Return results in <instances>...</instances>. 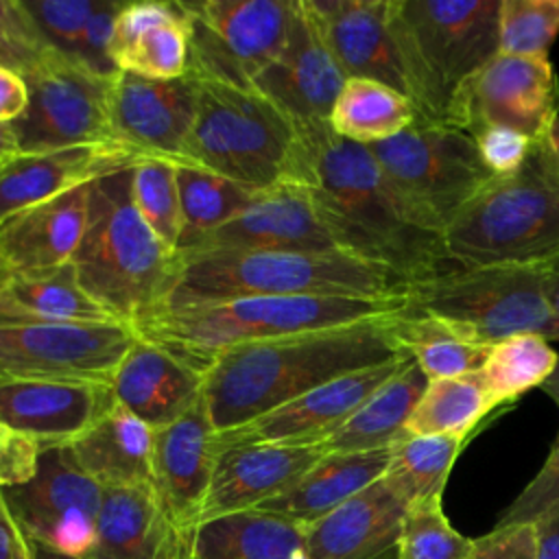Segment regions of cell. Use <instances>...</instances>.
Wrapping results in <instances>:
<instances>
[{
  "mask_svg": "<svg viewBox=\"0 0 559 559\" xmlns=\"http://www.w3.org/2000/svg\"><path fill=\"white\" fill-rule=\"evenodd\" d=\"M284 181L310 194L338 251L386 269L404 286L454 266L443 234L406 207L367 146L336 135L330 122L297 124Z\"/></svg>",
  "mask_w": 559,
  "mask_h": 559,
  "instance_id": "cell-1",
  "label": "cell"
},
{
  "mask_svg": "<svg viewBox=\"0 0 559 559\" xmlns=\"http://www.w3.org/2000/svg\"><path fill=\"white\" fill-rule=\"evenodd\" d=\"M406 356L393 314L354 325L286 334L223 349L203 373V402L216 432L242 426L358 369Z\"/></svg>",
  "mask_w": 559,
  "mask_h": 559,
  "instance_id": "cell-2",
  "label": "cell"
},
{
  "mask_svg": "<svg viewBox=\"0 0 559 559\" xmlns=\"http://www.w3.org/2000/svg\"><path fill=\"white\" fill-rule=\"evenodd\" d=\"M402 308V293L384 299L255 295L164 308L133 330L205 373L212 360L234 345L354 325L391 317Z\"/></svg>",
  "mask_w": 559,
  "mask_h": 559,
  "instance_id": "cell-3",
  "label": "cell"
},
{
  "mask_svg": "<svg viewBox=\"0 0 559 559\" xmlns=\"http://www.w3.org/2000/svg\"><path fill=\"white\" fill-rule=\"evenodd\" d=\"M72 266L83 290L122 323L138 325L164 308L179 255L138 214L131 168L90 183L87 227Z\"/></svg>",
  "mask_w": 559,
  "mask_h": 559,
  "instance_id": "cell-4",
  "label": "cell"
},
{
  "mask_svg": "<svg viewBox=\"0 0 559 559\" xmlns=\"http://www.w3.org/2000/svg\"><path fill=\"white\" fill-rule=\"evenodd\" d=\"M443 245L456 266H542L559 255V155L548 135L456 212Z\"/></svg>",
  "mask_w": 559,
  "mask_h": 559,
  "instance_id": "cell-5",
  "label": "cell"
},
{
  "mask_svg": "<svg viewBox=\"0 0 559 559\" xmlns=\"http://www.w3.org/2000/svg\"><path fill=\"white\" fill-rule=\"evenodd\" d=\"M177 255L179 269L164 308L255 295L384 299L404 288L386 269L343 251L199 249Z\"/></svg>",
  "mask_w": 559,
  "mask_h": 559,
  "instance_id": "cell-6",
  "label": "cell"
},
{
  "mask_svg": "<svg viewBox=\"0 0 559 559\" xmlns=\"http://www.w3.org/2000/svg\"><path fill=\"white\" fill-rule=\"evenodd\" d=\"M419 122L448 124L459 87L500 52V0H391Z\"/></svg>",
  "mask_w": 559,
  "mask_h": 559,
  "instance_id": "cell-7",
  "label": "cell"
},
{
  "mask_svg": "<svg viewBox=\"0 0 559 559\" xmlns=\"http://www.w3.org/2000/svg\"><path fill=\"white\" fill-rule=\"evenodd\" d=\"M197 83V116L179 162L249 190L282 183L297 144V124L253 87L203 79Z\"/></svg>",
  "mask_w": 559,
  "mask_h": 559,
  "instance_id": "cell-8",
  "label": "cell"
},
{
  "mask_svg": "<svg viewBox=\"0 0 559 559\" xmlns=\"http://www.w3.org/2000/svg\"><path fill=\"white\" fill-rule=\"evenodd\" d=\"M404 312L426 314L480 345L513 334L559 338L542 266H452L402 288Z\"/></svg>",
  "mask_w": 559,
  "mask_h": 559,
  "instance_id": "cell-9",
  "label": "cell"
},
{
  "mask_svg": "<svg viewBox=\"0 0 559 559\" xmlns=\"http://www.w3.org/2000/svg\"><path fill=\"white\" fill-rule=\"evenodd\" d=\"M406 207L441 231L493 175L469 133L439 122H415L402 133L367 146Z\"/></svg>",
  "mask_w": 559,
  "mask_h": 559,
  "instance_id": "cell-10",
  "label": "cell"
},
{
  "mask_svg": "<svg viewBox=\"0 0 559 559\" xmlns=\"http://www.w3.org/2000/svg\"><path fill=\"white\" fill-rule=\"evenodd\" d=\"M297 0L183 2L190 17L188 72L249 90L282 52Z\"/></svg>",
  "mask_w": 559,
  "mask_h": 559,
  "instance_id": "cell-11",
  "label": "cell"
},
{
  "mask_svg": "<svg viewBox=\"0 0 559 559\" xmlns=\"http://www.w3.org/2000/svg\"><path fill=\"white\" fill-rule=\"evenodd\" d=\"M22 76L28 87V105L9 124L17 153L116 144L109 124L111 79L57 50H48Z\"/></svg>",
  "mask_w": 559,
  "mask_h": 559,
  "instance_id": "cell-12",
  "label": "cell"
},
{
  "mask_svg": "<svg viewBox=\"0 0 559 559\" xmlns=\"http://www.w3.org/2000/svg\"><path fill=\"white\" fill-rule=\"evenodd\" d=\"M138 332L122 321L57 323L0 317V380H76L109 386Z\"/></svg>",
  "mask_w": 559,
  "mask_h": 559,
  "instance_id": "cell-13",
  "label": "cell"
},
{
  "mask_svg": "<svg viewBox=\"0 0 559 559\" xmlns=\"http://www.w3.org/2000/svg\"><path fill=\"white\" fill-rule=\"evenodd\" d=\"M559 118V81L548 59L498 52L454 94L448 124L465 133L504 127L533 142Z\"/></svg>",
  "mask_w": 559,
  "mask_h": 559,
  "instance_id": "cell-14",
  "label": "cell"
},
{
  "mask_svg": "<svg viewBox=\"0 0 559 559\" xmlns=\"http://www.w3.org/2000/svg\"><path fill=\"white\" fill-rule=\"evenodd\" d=\"M2 493L35 544L70 559L90 557L103 485L76 467L66 445L44 448L35 476Z\"/></svg>",
  "mask_w": 559,
  "mask_h": 559,
  "instance_id": "cell-15",
  "label": "cell"
},
{
  "mask_svg": "<svg viewBox=\"0 0 559 559\" xmlns=\"http://www.w3.org/2000/svg\"><path fill=\"white\" fill-rule=\"evenodd\" d=\"M199 83L116 72L109 85V124L118 146L135 157L179 162L197 116Z\"/></svg>",
  "mask_w": 559,
  "mask_h": 559,
  "instance_id": "cell-16",
  "label": "cell"
},
{
  "mask_svg": "<svg viewBox=\"0 0 559 559\" xmlns=\"http://www.w3.org/2000/svg\"><path fill=\"white\" fill-rule=\"evenodd\" d=\"M345 81L308 0H297L282 52L253 79L251 87L295 124H312L330 120Z\"/></svg>",
  "mask_w": 559,
  "mask_h": 559,
  "instance_id": "cell-17",
  "label": "cell"
},
{
  "mask_svg": "<svg viewBox=\"0 0 559 559\" xmlns=\"http://www.w3.org/2000/svg\"><path fill=\"white\" fill-rule=\"evenodd\" d=\"M406 358L408 354L376 367L338 376L242 426L216 432L218 450L240 443H321L336 432L358 411V406L404 365Z\"/></svg>",
  "mask_w": 559,
  "mask_h": 559,
  "instance_id": "cell-18",
  "label": "cell"
},
{
  "mask_svg": "<svg viewBox=\"0 0 559 559\" xmlns=\"http://www.w3.org/2000/svg\"><path fill=\"white\" fill-rule=\"evenodd\" d=\"M218 459L216 428L201 397L179 419L155 428L153 487L179 533L194 544Z\"/></svg>",
  "mask_w": 559,
  "mask_h": 559,
  "instance_id": "cell-19",
  "label": "cell"
},
{
  "mask_svg": "<svg viewBox=\"0 0 559 559\" xmlns=\"http://www.w3.org/2000/svg\"><path fill=\"white\" fill-rule=\"evenodd\" d=\"M308 4L347 79L384 83L411 100L391 0H308Z\"/></svg>",
  "mask_w": 559,
  "mask_h": 559,
  "instance_id": "cell-20",
  "label": "cell"
},
{
  "mask_svg": "<svg viewBox=\"0 0 559 559\" xmlns=\"http://www.w3.org/2000/svg\"><path fill=\"white\" fill-rule=\"evenodd\" d=\"M321 443H240L218 450L201 524L251 511L290 489L321 456ZM199 524V526H201Z\"/></svg>",
  "mask_w": 559,
  "mask_h": 559,
  "instance_id": "cell-21",
  "label": "cell"
},
{
  "mask_svg": "<svg viewBox=\"0 0 559 559\" xmlns=\"http://www.w3.org/2000/svg\"><path fill=\"white\" fill-rule=\"evenodd\" d=\"M199 249L338 251L310 194L299 183L290 181L255 190L242 210L218 227Z\"/></svg>",
  "mask_w": 559,
  "mask_h": 559,
  "instance_id": "cell-22",
  "label": "cell"
},
{
  "mask_svg": "<svg viewBox=\"0 0 559 559\" xmlns=\"http://www.w3.org/2000/svg\"><path fill=\"white\" fill-rule=\"evenodd\" d=\"M111 386L76 380H0V421L44 448L83 435L114 404Z\"/></svg>",
  "mask_w": 559,
  "mask_h": 559,
  "instance_id": "cell-23",
  "label": "cell"
},
{
  "mask_svg": "<svg viewBox=\"0 0 559 559\" xmlns=\"http://www.w3.org/2000/svg\"><path fill=\"white\" fill-rule=\"evenodd\" d=\"M87 559H192V542L173 524L153 483L103 487Z\"/></svg>",
  "mask_w": 559,
  "mask_h": 559,
  "instance_id": "cell-24",
  "label": "cell"
},
{
  "mask_svg": "<svg viewBox=\"0 0 559 559\" xmlns=\"http://www.w3.org/2000/svg\"><path fill=\"white\" fill-rule=\"evenodd\" d=\"M135 162L140 157L116 144L17 153L0 164V221L109 173L131 168Z\"/></svg>",
  "mask_w": 559,
  "mask_h": 559,
  "instance_id": "cell-25",
  "label": "cell"
},
{
  "mask_svg": "<svg viewBox=\"0 0 559 559\" xmlns=\"http://www.w3.org/2000/svg\"><path fill=\"white\" fill-rule=\"evenodd\" d=\"M109 386L118 404L155 430L201 402L203 373L168 349L138 336Z\"/></svg>",
  "mask_w": 559,
  "mask_h": 559,
  "instance_id": "cell-26",
  "label": "cell"
},
{
  "mask_svg": "<svg viewBox=\"0 0 559 559\" xmlns=\"http://www.w3.org/2000/svg\"><path fill=\"white\" fill-rule=\"evenodd\" d=\"M406 509L408 504L380 478L308 524L304 546L312 559H378L397 550Z\"/></svg>",
  "mask_w": 559,
  "mask_h": 559,
  "instance_id": "cell-27",
  "label": "cell"
},
{
  "mask_svg": "<svg viewBox=\"0 0 559 559\" xmlns=\"http://www.w3.org/2000/svg\"><path fill=\"white\" fill-rule=\"evenodd\" d=\"M109 55L118 72L166 81L186 76L190 17L183 2H124L116 17Z\"/></svg>",
  "mask_w": 559,
  "mask_h": 559,
  "instance_id": "cell-28",
  "label": "cell"
},
{
  "mask_svg": "<svg viewBox=\"0 0 559 559\" xmlns=\"http://www.w3.org/2000/svg\"><path fill=\"white\" fill-rule=\"evenodd\" d=\"M90 183L20 210L2 221L0 249L13 271L72 262L87 227Z\"/></svg>",
  "mask_w": 559,
  "mask_h": 559,
  "instance_id": "cell-29",
  "label": "cell"
},
{
  "mask_svg": "<svg viewBox=\"0 0 559 559\" xmlns=\"http://www.w3.org/2000/svg\"><path fill=\"white\" fill-rule=\"evenodd\" d=\"M155 430L114 402L83 435L66 443L76 467L103 487L153 483Z\"/></svg>",
  "mask_w": 559,
  "mask_h": 559,
  "instance_id": "cell-30",
  "label": "cell"
},
{
  "mask_svg": "<svg viewBox=\"0 0 559 559\" xmlns=\"http://www.w3.org/2000/svg\"><path fill=\"white\" fill-rule=\"evenodd\" d=\"M389 459L391 448L369 452H325L290 489L266 500L258 511L275 513L308 526L380 480L389 467Z\"/></svg>",
  "mask_w": 559,
  "mask_h": 559,
  "instance_id": "cell-31",
  "label": "cell"
},
{
  "mask_svg": "<svg viewBox=\"0 0 559 559\" xmlns=\"http://www.w3.org/2000/svg\"><path fill=\"white\" fill-rule=\"evenodd\" d=\"M428 384L426 373L408 356L358 411L325 441L323 452H369L393 448L406 437V424Z\"/></svg>",
  "mask_w": 559,
  "mask_h": 559,
  "instance_id": "cell-32",
  "label": "cell"
},
{
  "mask_svg": "<svg viewBox=\"0 0 559 559\" xmlns=\"http://www.w3.org/2000/svg\"><path fill=\"white\" fill-rule=\"evenodd\" d=\"M0 317L57 323L118 321L83 290L72 262L50 269L15 271L0 290Z\"/></svg>",
  "mask_w": 559,
  "mask_h": 559,
  "instance_id": "cell-33",
  "label": "cell"
},
{
  "mask_svg": "<svg viewBox=\"0 0 559 559\" xmlns=\"http://www.w3.org/2000/svg\"><path fill=\"white\" fill-rule=\"evenodd\" d=\"M306 526L258 509L223 515L197 528L192 559H290Z\"/></svg>",
  "mask_w": 559,
  "mask_h": 559,
  "instance_id": "cell-34",
  "label": "cell"
},
{
  "mask_svg": "<svg viewBox=\"0 0 559 559\" xmlns=\"http://www.w3.org/2000/svg\"><path fill=\"white\" fill-rule=\"evenodd\" d=\"M328 122L336 135L369 146L419 122V114L404 94L384 83L347 79Z\"/></svg>",
  "mask_w": 559,
  "mask_h": 559,
  "instance_id": "cell-35",
  "label": "cell"
},
{
  "mask_svg": "<svg viewBox=\"0 0 559 559\" xmlns=\"http://www.w3.org/2000/svg\"><path fill=\"white\" fill-rule=\"evenodd\" d=\"M175 175L183 221L177 253L199 249L255 192L190 162H175Z\"/></svg>",
  "mask_w": 559,
  "mask_h": 559,
  "instance_id": "cell-36",
  "label": "cell"
},
{
  "mask_svg": "<svg viewBox=\"0 0 559 559\" xmlns=\"http://www.w3.org/2000/svg\"><path fill=\"white\" fill-rule=\"evenodd\" d=\"M493 402L478 376L428 380L406 424V435H443L467 439L493 411Z\"/></svg>",
  "mask_w": 559,
  "mask_h": 559,
  "instance_id": "cell-37",
  "label": "cell"
},
{
  "mask_svg": "<svg viewBox=\"0 0 559 559\" xmlns=\"http://www.w3.org/2000/svg\"><path fill=\"white\" fill-rule=\"evenodd\" d=\"M393 332L402 352L419 365L428 380L474 373L491 349V345L474 343L439 319L404 310L393 314Z\"/></svg>",
  "mask_w": 559,
  "mask_h": 559,
  "instance_id": "cell-38",
  "label": "cell"
},
{
  "mask_svg": "<svg viewBox=\"0 0 559 559\" xmlns=\"http://www.w3.org/2000/svg\"><path fill=\"white\" fill-rule=\"evenodd\" d=\"M467 439L443 435H406L391 448L386 485L411 507L441 500L448 476Z\"/></svg>",
  "mask_w": 559,
  "mask_h": 559,
  "instance_id": "cell-39",
  "label": "cell"
},
{
  "mask_svg": "<svg viewBox=\"0 0 559 559\" xmlns=\"http://www.w3.org/2000/svg\"><path fill=\"white\" fill-rule=\"evenodd\" d=\"M559 354L539 334H513L491 345L478 376L493 402L504 406L552 376Z\"/></svg>",
  "mask_w": 559,
  "mask_h": 559,
  "instance_id": "cell-40",
  "label": "cell"
},
{
  "mask_svg": "<svg viewBox=\"0 0 559 559\" xmlns=\"http://www.w3.org/2000/svg\"><path fill=\"white\" fill-rule=\"evenodd\" d=\"M131 199L153 234L177 253L181 238V203L175 162L144 157L131 166Z\"/></svg>",
  "mask_w": 559,
  "mask_h": 559,
  "instance_id": "cell-41",
  "label": "cell"
},
{
  "mask_svg": "<svg viewBox=\"0 0 559 559\" xmlns=\"http://www.w3.org/2000/svg\"><path fill=\"white\" fill-rule=\"evenodd\" d=\"M559 35V0H500V52L548 59Z\"/></svg>",
  "mask_w": 559,
  "mask_h": 559,
  "instance_id": "cell-42",
  "label": "cell"
},
{
  "mask_svg": "<svg viewBox=\"0 0 559 559\" xmlns=\"http://www.w3.org/2000/svg\"><path fill=\"white\" fill-rule=\"evenodd\" d=\"M472 539L461 535L443 513L441 500L411 504L404 513L397 559H467Z\"/></svg>",
  "mask_w": 559,
  "mask_h": 559,
  "instance_id": "cell-43",
  "label": "cell"
},
{
  "mask_svg": "<svg viewBox=\"0 0 559 559\" xmlns=\"http://www.w3.org/2000/svg\"><path fill=\"white\" fill-rule=\"evenodd\" d=\"M96 2L94 0H28L24 4L33 15L46 44L52 50L76 61L85 26L96 9Z\"/></svg>",
  "mask_w": 559,
  "mask_h": 559,
  "instance_id": "cell-44",
  "label": "cell"
},
{
  "mask_svg": "<svg viewBox=\"0 0 559 559\" xmlns=\"http://www.w3.org/2000/svg\"><path fill=\"white\" fill-rule=\"evenodd\" d=\"M559 511V435L531 483L502 511L496 526L535 524Z\"/></svg>",
  "mask_w": 559,
  "mask_h": 559,
  "instance_id": "cell-45",
  "label": "cell"
},
{
  "mask_svg": "<svg viewBox=\"0 0 559 559\" xmlns=\"http://www.w3.org/2000/svg\"><path fill=\"white\" fill-rule=\"evenodd\" d=\"M122 4L124 2H118V0H98L96 2V9L85 26L81 48L76 55L79 63H83L92 72L107 76V79H111L118 72L111 61L109 50H111L116 17H118Z\"/></svg>",
  "mask_w": 559,
  "mask_h": 559,
  "instance_id": "cell-46",
  "label": "cell"
},
{
  "mask_svg": "<svg viewBox=\"0 0 559 559\" xmlns=\"http://www.w3.org/2000/svg\"><path fill=\"white\" fill-rule=\"evenodd\" d=\"M472 140L476 142L483 164L493 177L515 173L535 144L531 138L504 127L478 129L476 133H472Z\"/></svg>",
  "mask_w": 559,
  "mask_h": 559,
  "instance_id": "cell-47",
  "label": "cell"
},
{
  "mask_svg": "<svg viewBox=\"0 0 559 559\" xmlns=\"http://www.w3.org/2000/svg\"><path fill=\"white\" fill-rule=\"evenodd\" d=\"M44 445L0 421V489L28 483L39 465Z\"/></svg>",
  "mask_w": 559,
  "mask_h": 559,
  "instance_id": "cell-48",
  "label": "cell"
},
{
  "mask_svg": "<svg viewBox=\"0 0 559 559\" xmlns=\"http://www.w3.org/2000/svg\"><path fill=\"white\" fill-rule=\"evenodd\" d=\"M467 559H537L535 524H504L472 539Z\"/></svg>",
  "mask_w": 559,
  "mask_h": 559,
  "instance_id": "cell-49",
  "label": "cell"
},
{
  "mask_svg": "<svg viewBox=\"0 0 559 559\" xmlns=\"http://www.w3.org/2000/svg\"><path fill=\"white\" fill-rule=\"evenodd\" d=\"M0 33L35 61L52 50L39 33L26 4L20 0H0Z\"/></svg>",
  "mask_w": 559,
  "mask_h": 559,
  "instance_id": "cell-50",
  "label": "cell"
},
{
  "mask_svg": "<svg viewBox=\"0 0 559 559\" xmlns=\"http://www.w3.org/2000/svg\"><path fill=\"white\" fill-rule=\"evenodd\" d=\"M0 559H37L35 542L9 509L0 489Z\"/></svg>",
  "mask_w": 559,
  "mask_h": 559,
  "instance_id": "cell-51",
  "label": "cell"
},
{
  "mask_svg": "<svg viewBox=\"0 0 559 559\" xmlns=\"http://www.w3.org/2000/svg\"><path fill=\"white\" fill-rule=\"evenodd\" d=\"M28 105V87L24 76L0 66V124L15 122Z\"/></svg>",
  "mask_w": 559,
  "mask_h": 559,
  "instance_id": "cell-52",
  "label": "cell"
},
{
  "mask_svg": "<svg viewBox=\"0 0 559 559\" xmlns=\"http://www.w3.org/2000/svg\"><path fill=\"white\" fill-rule=\"evenodd\" d=\"M537 559H559V511L535 522Z\"/></svg>",
  "mask_w": 559,
  "mask_h": 559,
  "instance_id": "cell-53",
  "label": "cell"
},
{
  "mask_svg": "<svg viewBox=\"0 0 559 559\" xmlns=\"http://www.w3.org/2000/svg\"><path fill=\"white\" fill-rule=\"evenodd\" d=\"M39 61V59H37ZM33 57H28L24 50H20L15 44H11L2 33H0V66L15 70V72H24L28 70L33 63H37Z\"/></svg>",
  "mask_w": 559,
  "mask_h": 559,
  "instance_id": "cell-54",
  "label": "cell"
},
{
  "mask_svg": "<svg viewBox=\"0 0 559 559\" xmlns=\"http://www.w3.org/2000/svg\"><path fill=\"white\" fill-rule=\"evenodd\" d=\"M544 271V290H546V299L550 306V312L559 325V255L552 258L550 262L542 264Z\"/></svg>",
  "mask_w": 559,
  "mask_h": 559,
  "instance_id": "cell-55",
  "label": "cell"
},
{
  "mask_svg": "<svg viewBox=\"0 0 559 559\" xmlns=\"http://www.w3.org/2000/svg\"><path fill=\"white\" fill-rule=\"evenodd\" d=\"M13 155H17V144H15L13 131L9 124H0V164H4Z\"/></svg>",
  "mask_w": 559,
  "mask_h": 559,
  "instance_id": "cell-56",
  "label": "cell"
},
{
  "mask_svg": "<svg viewBox=\"0 0 559 559\" xmlns=\"http://www.w3.org/2000/svg\"><path fill=\"white\" fill-rule=\"evenodd\" d=\"M542 391L557 404L559 408V360H557V367L552 371V376L542 384Z\"/></svg>",
  "mask_w": 559,
  "mask_h": 559,
  "instance_id": "cell-57",
  "label": "cell"
},
{
  "mask_svg": "<svg viewBox=\"0 0 559 559\" xmlns=\"http://www.w3.org/2000/svg\"><path fill=\"white\" fill-rule=\"evenodd\" d=\"M0 227H2V221H0ZM13 269H11V264H9V260L4 258V253H2V249H0V290L7 286V282L13 277Z\"/></svg>",
  "mask_w": 559,
  "mask_h": 559,
  "instance_id": "cell-58",
  "label": "cell"
},
{
  "mask_svg": "<svg viewBox=\"0 0 559 559\" xmlns=\"http://www.w3.org/2000/svg\"><path fill=\"white\" fill-rule=\"evenodd\" d=\"M548 142H550L552 151L559 155V118L552 122V127L548 131Z\"/></svg>",
  "mask_w": 559,
  "mask_h": 559,
  "instance_id": "cell-59",
  "label": "cell"
},
{
  "mask_svg": "<svg viewBox=\"0 0 559 559\" xmlns=\"http://www.w3.org/2000/svg\"><path fill=\"white\" fill-rule=\"evenodd\" d=\"M35 550H37V559H70V557H63V555H59V552H52V550H48V548H44V546H39V544H35Z\"/></svg>",
  "mask_w": 559,
  "mask_h": 559,
  "instance_id": "cell-60",
  "label": "cell"
},
{
  "mask_svg": "<svg viewBox=\"0 0 559 559\" xmlns=\"http://www.w3.org/2000/svg\"><path fill=\"white\" fill-rule=\"evenodd\" d=\"M290 559H312L310 555H308V550H306V546H301V548H297L293 555H290Z\"/></svg>",
  "mask_w": 559,
  "mask_h": 559,
  "instance_id": "cell-61",
  "label": "cell"
},
{
  "mask_svg": "<svg viewBox=\"0 0 559 559\" xmlns=\"http://www.w3.org/2000/svg\"><path fill=\"white\" fill-rule=\"evenodd\" d=\"M378 559H397V550H391V552H386V555H382Z\"/></svg>",
  "mask_w": 559,
  "mask_h": 559,
  "instance_id": "cell-62",
  "label": "cell"
}]
</instances>
